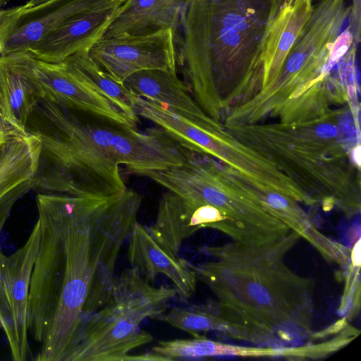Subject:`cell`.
Here are the masks:
<instances>
[{"mask_svg":"<svg viewBox=\"0 0 361 361\" xmlns=\"http://www.w3.org/2000/svg\"><path fill=\"white\" fill-rule=\"evenodd\" d=\"M50 128L35 133L41 150L35 188L81 197L124 190L119 172L146 176L181 165L187 149L159 127L139 131L44 101Z\"/></svg>","mask_w":361,"mask_h":361,"instance_id":"obj_1","label":"cell"},{"mask_svg":"<svg viewBox=\"0 0 361 361\" xmlns=\"http://www.w3.org/2000/svg\"><path fill=\"white\" fill-rule=\"evenodd\" d=\"M282 0H185L174 35L176 67L204 104L215 80L263 63L269 27Z\"/></svg>","mask_w":361,"mask_h":361,"instance_id":"obj_2","label":"cell"},{"mask_svg":"<svg viewBox=\"0 0 361 361\" xmlns=\"http://www.w3.org/2000/svg\"><path fill=\"white\" fill-rule=\"evenodd\" d=\"M177 297L173 286H153L134 267L116 276L111 295L85 323L68 361H125L153 336L140 328L156 319Z\"/></svg>","mask_w":361,"mask_h":361,"instance_id":"obj_3","label":"cell"},{"mask_svg":"<svg viewBox=\"0 0 361 361\" xmlns=\"http://www.w3.org/2000/svg\"><path fill=\"white\" fill-rule=\"evenodd\" d=\"M1 58L30 81L40 100L137 128L138 122L114 106L68 59L48 63L36 59L27 52Z\"/></svg>","mask_w":361,"mask_h":361,"instance_id":"obj_4","label":"cell"},{"mask_svg":"<svg viewBox=\"0 0 361 361\" xmlns=\"http://www.w3.org/2000/svg\"><path fill=\"white\" fill-rule=\"evenodd\" d=\"M39 230L37 220L23 245L10 255L0 250V323L15 361L26 360L31 354L28 298Z\"/></svg>","mask_w":361,"mask_h":361,"instance_id":"obj_5","label":"cell"},{"mask_svg":"<svg viewBox=\"0 0 361 361\" xmlns=\"http://www.w3.org/2000/svg\"><path fill=\"white\" fill-rule=\"evenodd\" d=\"M87 52L102 71L121 84L140 71L177 72L174 35L171 30L147 35L102 37Z\"/></svg>","mask_w":361,"mask_h":361,"instance_id":"obj_6","label":"cell"},{"mask_svg":"<svg viewBox=\"0 0 361 361\" xmlns=\"http://www.w3.org/2000/svg\"><path fill=\"white\" fill-rule=\"evenodd\" d=\"M107 0H51L0 9V57L26 51L49 32L85 9Z\"/></svg>","mask_w":361,"mask_h":361,"instance_id":"obj_7","label":"cell"},{"mask_svg":"<svg viewBox=\"0 0 361 361\" xmlns=\"http://www.w3.org/2000/svg\"><path fill=\"white\" fill-rule=\"evenodd\" d=\"M126 0H107L77 13L44 35L26 51L48 63H61L99 39Z\"/></svg>","mask_w":361,"mask_h":361,"instance_id":"obj_8","label":"cell"},{"mask_svg":"<svg viewBox=\"0 0 361 361\" xmlns=\"http://www.w3.org/2000/svg\"><path fill=\"white\" fill-rule=\"evenodd\" d=\"M128 259L149 283L159 274L173 283L177 297L186 302L195 293L197 276L192 264L170 252L152 235L148 228L137 221L128 237Z\"/></svg>","mask_w":361,"mask_h":361,"instance_id":"obj_9","label":"cell"},{"mask_svg":"<svg viewBox=\"0 0 361 361\" xmlns=\"http://www.w3.org/2000/svg\"><path fill=\"white\" fill-rule=\"evenodd\" d=\"M225 220L217 208L192 204L168 191L160 199L154 224L147 228L161 245L178 255L183 242L199 229L213 228L227 233Z\"/></svg>","mask_w":361,"mask_h":361,"instance_id":"obj_10","label":"cell"},{"mask_svg":"<svg viewBox=\"0 0 361 361\" xmlns=\"http://www.w3.org/2000/svg\"><path fill=\"white\" fill-rule=\"evenodd\" d=\"M41 143L35 133L18 132L0 164V219H8L16 202L35 189Z\"/></svg>","mask_w":361,"mask_h":361,"instance_id":"obj_11","label":"cell"},{"mask_svg":"<svg viewBox=\"0 0 361 361\" xmlns=\"http://www.w3.org/2000/svg\"><path fill=\"white\" fill-rule=\"evenodd\" d=\"M185 0H126L102 37L147 35L176 32Z\"/></svg>","mask_w":361,"mask_h":361,"instance_id":"obj_12","label":"cell"},{"mask_svg":"<svg viewBox=\"0 0 361 361\" xmlns=\"http://www.w3.org/2000/svg\"><path fill=\"white\" fill-rule=\"evenodd\" d=\"M123 85L135 95L167 106L206 127L208 121L189 94L177 72L144 70L128 77Z\"/></svg>","mask_w":361,"mask_h":361,"instance_id":"obj_13","label":"cell"},{"mask_svg":"<svg viewBox=\"0 0 361 361\" xmlns=\"http://www.w3.org/2000/svg\"><path fill=\"white\" fill-rule=\"evenodd\" d=\"M156 319L190 334L193 337L212 330H228V314L226 306L209 302L201 305L175 307Z\"/></svg>","mask_w":361,"mask_h":361,"instance_id":"obj_14","label":"cell"},{"mask_svg":"<svg viewBox=\"0 0 361 361\" xmlns=\"http://www.w3.org/2000/svg\"><path fill=\"white\" fill-rule=\"evenodd\" d=\"M67 59L87 77L114 106L134 121H139L134 111V104L138 96L131 92L123 84L112 80L102 71L90 59L87 50L77 52Z\"/></svg>","mask_w":361,"mask_h":361,"instance_id":"obj_15","label":"cell"},{"mask_svg":"<svg viewBox=\"0 0 361 361\" xmlns=\"http://www.w3.org/2000/svg\"><path fill=\"white\" fill-rule=\"evenodd\" d=\"M0 59L4 66L7 105L12 125L21 132H27V119L40 99L30 81Z\"/></svg>","mask_w":361,"mask_h":361,"instance_id":"obj_16","label":"cell"},{"mask_svg":"<svg viewBox=\"0 0 361 361\" xmlns=\"http://www.w3.org/2000/svg\"><path fill=\"white\" fill-rule=\"evenodd\" d=\"M152 351L161 355L169 360L185 358H197L216 355L237 354H259L252 350L230 347L202 336L190 339H176L159 341Z\"/></svg>","mask_w":361,"mask_h":361,"instance_id":"obj_17","label":"cell"},{"mask_svg":"<svg viewBox=\"0 0 361 361\" xmlns=\"http://www.w3.org/2000/svg\"><path fill=\"white\" fill-rule=\"evenodd\" d=\"M348 20V27L352 33L354 44L357 46L360 42L361 0H353Z\"/></svg>","mask_w":361,"mask_h":361,"instance_id":"obj_18","label":"cell"},{"mask_svg":"<svg viewBox=\"0 0 361 361\" xmlns=\"http://www.w3.org/2000/svg\"><path fill=\"white\" fill-rule=\"evenodd\" d=\"M0 118L4 120L6 122L11 124L12 126L11 120L10 118L7 99H6V89L4 73L3 63L0 59Z\"/></svg>","mask_w":361,"mask_h":361,"instance_id":"obj_19","label":"cell"},{"mask_svg":"<svg viewBox=\"0 0 361 361\" xmlns=\"http://www.w3.org/2000/svg\"><path fill=\"white\" fill-rule=\"evenodd\" d=\"M125 361H169L164 356L153 351L140 355H128Z\"/></svg>","mask_w":361,"mask_h":361,"instance_id":"obj_20","label":"cell"},{"mask_svg":"<svg viewBox=\"0 0 361 361\" xmlns=\"http://www.w3.org/2000/svg\"><path fill=\"white\" fill-rule=\"evenodd\" d=\"M18 132L21 131L18 130H13L0 136V164L8 149L12 137Z\"/></svg>","mask_w":361,"mask_h":361,"instance_id":"obj_21","label":"cell"},{"mask_svg":"<svg viewBox=\"0 0 361 361\" xmlns=\"http://www.w3.org/2000/svg\"><path fill=\"white\" fill-rule=\"evenodd\" d=\"M316 132L320 137L331 138L336 135L337 129L331 124H322L317 128Z\"/></svg>","mask_w":361,"mask_h":361,"instance_id":"obj_22","label":"cell"},{"mask_svg":"<svg viewBox=\"0 0 361 361\" xmlns=\"http://www.w3.org/2000/svg\"><path fill=\"white\" fill-rule=\"evenodd\" d=\"M267 201L275 209H285L288 206L287 200L284 197L276 194L269 195Z\"/></svg>","mask_w":361,"mask_h":361,"instance_id":"obj_23","label":"cell"},{"mask_svg":"<svg viewBox=\"0 0 361 361\" xmlns=\"http://www.w3.org/2000/svg\"><path fill=\"white\" fill-rule=\"evenodd\" d=\"M13 130L17 129L0 118V136Z\"/></svg>","mask_w":361,"mask_h":361,"instance_id":"obj_24","label":"cell"},{"mask_svg":"<svg viewBox=\"0 0 361 361\" xmlns=\"http://www.w3.org/2000/svg\"><path fill=\"white\" fill-rule=\"evenodd\" d=\"M50 1H51V0H28L23 5L25 7H32V6H38V5L47 3Z\"/></svg>","mask_w":361,"mask_h":361,"instance_id":"obj_25","label":"cell"},{"mask_svg":"<svg viewBox=\"0 0 361 361\" xmlns=\"http://www.w3.org/2000/svg\"><path fill=\"white\" fill-rule=\"evenodd\" d=\"M353 157L355 161L357 163V164H360V147H357L354 152H353Z\"/></svg>","mask_w":361,"mask_h":361,"instance_id":"obj_26","label":"cell"},{"mask_svg":"<svg viewBox=\"0 0 361 361\" xmlns=\"http://www.w3.org/2000/svg\"><path fill=\"white\" fill-rule=\"evenodd\" d=\"M11 0H0V9L3 8L4 6L7 4Z\"/></svg>","mask_w":361,"mask_h":361,"instance_id":"obj_27","label":"cell"},{"mask_svg":"<svg viewBox=\"0 0 361 361\" xmlns=\"http://www.w3.org/2000/svg\"><path fill=\"white\" fill-rule=\"evenodd\" d=\"M1 53H2V46H1V44L0 43V56L1 55Z\"/></svg>","mask_w":361,"mask_h":361,"instance_id":"obj_28","label":"cell"},{"mask_svg":"<svg viewBox=\"0 0 361 361\" xmlns=\"http://www.w3.org/2000/svg\"><path fill=\"white\" fill-rule=\"evenodd\" d=\"M312 1H313L314 0H312Z\"/></svg>","mask_w":361,"mask_h":361,"instance_id":"obj_29","label":"cell"}]
</instances>
